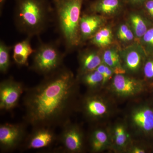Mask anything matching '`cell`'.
Here are the masks:
<instances>
[{"mask_svg": "<svg viewBox=\"0 0 153 153\" xmlns=\"http://www.w3.org/2000/svg\"><path fill=\"white\" fill-rule=\"evenodd\" d=\"M11 47L7 46L4 43H0V71L5 74L7 72L10 65V51Z\"/></svg>", "mask_w": 153, "mask_h": 153, "instance_id": "obj_24", "label": "cell"}, {"mask_svg": "<svg viewBox=\"0 0 153 153\" xmlns=\"http://www.w3.org/2000/svg\"><path fill=\"white\" fill-rule=\"evenodd\" d=\"M106 23V17L91 13L81 15L79 22L80 42L90 40Z\"/></svg>", "mask_w": 153, "mask_h": 153, "instance_id": "obj_14", "label": "cell"}, {"mask_svg": "<svg viewBox=\"0 0 153 153\" xmlns=\"http://www.w3.org/2000/svg\"><path fill=\"white\" fill-rule=\"evenodd\" d=\"M152 153H153V149L152 152Z\"/></svg>", "mask_w": 153, "mask_h": 153, "instance_id": "obj_31", "label": "cell"}, {"mask_svg": "<svg viewBox=\"0 0 153 153\" xmlns=\"http://www.w3.org/2000/svg\"><path fill=\"white\" fill-rule=\"evenodd\" d=\"M6 0H0V4H1V7H2L3 4L5 1Z\"/></svg>", "mask_w": 153, "mask_h": 153, "instance_id": "obj_30", "label": "cell"}, {"mask_svg": "<svg viewBox=\"0 0 153 153\" xmlns=\"http://www.w3.org/2000/svg\"><path fill=\"white\" fill-rule=\"evenodd\" d=\"M58 28L66 48L70 50L81 43L79 22L83 0H52Z\"/></svg>", "mask_w": 153, "mask_h": 153, "instance_id": "obj_3", "label": "cell"}, {"mask_svg": "<svg viewBox=\"0 0 153 153\" xmlns=\"http://www.w3.org/2000/svg\"><path fill=\"white\" fill-rule=\"evenodd\" d=\"M122 0H97L90 5L91 12L106 17L114 16L122 8Z\"/></svg>", "mask_w": 153, "mask_h": 153, "instance_id": "obj_18", "label": "cell"}, {"mask_svg": "<svg viewBox=\"0 0 153 153\" xmlns=\"http://www.w3.org/2000/svg\"><path fill=\"white\" fill-rule=\"evenodd\" d=\"M16 27L28 37L39 35L47 27L51 7L49 0H16Z\"/></svg>", "mask_w": 153, "mask_h": 153, "instance_id": "obj_2", "label": "cell"}, {"mask_svg": "<svg viewBox=\"0 0 153 153\" xmlns=\"http://www.w3.org/2000/svg\"><path fill=\"white\" fill-rule=\"evenodd\" d=\"M76 111H79L85 119L91 123L98 125L108 119L116 111L114 99L108 94L105 95L101 90L87 91L79 97Z\"/></svg>", "mask_w": 153, "mask_h": 153, "instance_id": "obj_5", "label": "cell"}, {"mask_svg": "<svg viewBox=\"0 0 153 153\" xmlns=\"http://www.w3.org/2000/svg\"><path fill=\"white\" fill-rule=\"evenodd\" d=\"M27 125L25 122L6 123L0 125V149L1 152H13L21 146L28 135Z\"/></svg>", "mask_w": 153, "mask_h": 153, "instance_id": "obj_10", "label": "cell"}, {"mask_svg": "<svg viewBox=\"0 0 153 153\" xmlns=\"http://www.w3.org/2000/svg\"><path fill=\"white\" fill-rule=\"evenodd\" d=\"M148 93L149 94V98L153 102V85L149 88Z\"/></svg>", "mask_w": 153, "mask_h": 153, "instance_id": "obj_29", "label": "cell"}, {"mask_svg": "<svg viewBox=\"0 0 153 153\" xmlns=\"http://www.w3.org/2000/svg\"><path fill=\"white\" fill-rule=\"evenodd\" d=\"M106 87L111 96L120 100L135 98L148 92L142 78L127 74H114Z\"/></svg>", "mask_w": 153, "mask_h": 153, "instance_id": "obj_6", "label": "cell"}, {"mask_svg": "<svg viewBox=\"0 0 153 153\" xmlns=\"http://www.w3.org/2000/svg\"><path fill=\"white\" fill-rule=\"evenodd\" d=\"M26 88L22 82L11 77L2 81L0 83L1 110L9 111L17 107Z\"/></svg>", "mask_w": 153, "mask_h": 153, "instance_id": "obj_11", "label": "cell"}, {"mask_svg": "<svg viewBox=\"0 0 153 153\" xmlns=\"http://www.w3.org/2000/svg\"><path fill=\"white\" fill-rule=\"evenodd\" d=\"M120 50L117 47L112 45L102 52V63L112 68L114 74H126L123 67Z\"/></svg>", "mask_w": 153, "mask_h": 153, "instance_id": "obj_19", "label": "cell"}, {"mask_svg": "<svg viewBox=\"0 0 153 153\" xmlns=\"http://www.w3.org/2000/svg\"><path fill=\"white\" fill-rule=\"evenodd\" d=\"M147 0H129L132 4L136 6H143Z\"/></svg>", "mask_w": 153, "mask_h": 153, "instance_id": "obj_28", "label": "cell"}, {"mask_svg": "<svg viewBox=\"0 0 153 153\" xmlns=\"http://www.w3.org/2000/svg\"><path fill=\"white\" fill-rule=\"evenodd\" d=\"M124 121L133 140L153 147V102L150 99L130 107Z\"/></svg>", "mask_w": 153, "mask_h": 153, "instance_id": "obj_4", "label": "cell"}, {"mask_svg": "<svg viewBox=\"0 0 153 153\" xmlns=\"http://www.w3.org/2000/svg\"><path fill=\"white\" fill-rule=\"evenodd\" d=\"M126 22L133 32L137 42L153 25V22L143 11L130 13Z\"/></svg>", "mask_w": 153, "mask_h": 153, "instance_id": "obj_17", "label": "cell"}, {"mask_svg": "<svg viewBox=\"0 0 153 153\" xmlns=\"http://www.w3.org/2000/svg\"><path fill=\"white\" fill-rule=\"evenodd\" d=\"M142 79L149 90L153 85V56H148L143 67L142 73Z\"/></svg>", "mask_w": 153, "mask_h": 153, "instance_id": "obj_25", "label": "cell"}, {"mask_svg": "<svg viewBox=\"0 0 153 153\" xmlns=\"http://www.w3.org/2000/svg\"><path fill=\"white\" fill-rule=\"evenodd\" d=\"M61 128L57 141L62 151L68 153L84 152L87 147V137L80 126L69 120Z\"/></svg>", "mask_w": 153, "mask_h": 153, "instance_id": "obj_8", "label": "cell"}, {"mask_svg": "<svg viewBox=\"0 0 153 153\" xmlns=\"http://www.w3.org/2000/svg\"><path fill=\"white\" fill-rule=\"evenodd\" d=\"M110 146L108 128L96 126L91 131L87 137V146L91 152H102L110 149Z\"/></svg>", "mask_w": 153, "mask_h": 153, "instance_id": "obj_15", "label": "cell"}, {"mask_svg": "<svg viewBox=\"0 0 153 153\" xmlns=\"http://www.w3.org/2000/svg\"><path fill=\"white\" fill-rule=\"evenodd\" d=\"M79 84L73 72L63 66L36 86L26 88L24 122L33 128L61 127L76 111Z\"/></svg>", "mask_w": 153, "mask_h": 153, "instance_id": "obj_1", "label": "cell"}, {"mask_svg": "<svg viewBox=\"0 0 153 153\" xmlns=\"http://www.w3.org/2000/svg\"><path fill=\"white\" fill-rule=\"evenodd\" d=\"M33 55L31 69L44 76L54 73L63 66L64 55L54 44H41Z\"/></svg>", "mask_w": 153, "mask_h": 153, "instance_id": "obj_7", "label": "cell"}, {"mask_svg": "<svg viewBox=\"0 0 153 153\" xmlns=\"http://www.w3.org/2000/svg\"><path fill=\"white\" fill-rule=\"evenodd\" d=\"M58 135L54 128L38 127L33 128L31 133L27 135L20 147L24 150L39 149L49 147L57 141Z\"/></svg>", "mask_w": 153, "mask_h": 153, "instance_id": "obj_12", "label": "cell"}, {"mask_svg": "<svg viewBox=\"0 0 153 153\" xmlns=\"http://www.w3.org/2000/svg\"><path fill=\"white\" fill-rule=\"evenodd\" d=\"M153 147L145 143L139 142L135 143L132 140L131 143L128 148L126 153H152Z\"/></svg>", "mask_w": 153, "mask_h": 153, "instance_id": "obj_27", "label": "cell"}, {"mask_svg": "<svg viewBox=\"0 0 153 153\" xmlns=\"http://www.w3.org/2000/svg\"><path fill=\"white\" fill-rule=\"evenodd\" d=\"M139 43L147 56H153V25L140 39Z\"/></svg>", "mask_w": 153, "mask_h": 153, "instance_id": "obj_26", "label": "cell"}, {"mask_svg": "<svg viewBox=\"0 0 153 153\" xmlns=\"http://www.w3.org/2000/svg\"><path fill=\"white\" fill-rule=\"evenodd\" d=\"M123 67L126 74L135 76L142 73L148 56L139 42L125 46L120 50Z\"/></svg>", "mask_w": 153, "mask_h": 153, "instance_id": "obj_9", "label": "cell"}, {"mask_svg": "<svg viewBox=\"0 0 153 153\" xmlns=\"http://www.w3.org/2000/svg\"><path fill=\"white\" fill-rule=\"evenodd\" d=\"M76 77L79 84L81 83L87 88V91H98L103 89V76L97 69L86 72Z\"/></svg>", "mask_w": 153, "mask_h": 153, "instance_id": "obj_21", "label": "cell"}, {"mask_svg": "<svg viewBox=\"0 0 153 153\" xmlns=\"http://www.w3.org/2000/svg\"><path fill=\"white\" fill-rule=\"evenodd\" d=\"M116 35L117 40L121 44L126 46L137 42L133 32L127 22L120 25L117 30Z\"/></svg>", "mask_w": 153, "mask_h": 153, "instance_id": "obj_23", "label": "cell"}, {"mask_svg": "<svg viewBox=\"0 0 153 153\" xmlns=\"http://www.w3.org/2000/svg\"><path fill=\"white\" fill-rule=\"evenodd\" d=\"M114 36L111 27L105 26L90 39L91 44L100 49H105L112 46Z\"/></svg>", "mask_w": 153, "mask_h": 153, "instance_id": "obj_22", "label": "cell"}, {"mask_svg": "<svg viewBox=\"0 0 153 153\" xmlns=\"http://www.w3.org/2000/svg\"><path fill=\"white\" fill-rule=\"evenodd\" d=\"M79 68L76 76L95 70L102 63V52L97 49L83 50L78 55Z\"/></svg>", "mask_w": 153, "mask_h": 153, "instance_id": "obj_16", "label": "cell"}, {"mask_svg": "<svg viewBox=\"0 0 153 153\" xmlns=\"http://www.w3.org/2000/svg\"><path fill=\"white\" fill-rule=\"evenodd\" d=\"M108 128L110 136V149L117 153H126L133 140L125 121H118Z\"/></svg>", "mask_w": 153, "mask_h": 153, "instance_id": "obj_13", "label": "cell"}, {"mask_svg": "<svg viewBox=\"0 0 153 153\" xmlns=\"http://www.w3.org/2000/svg\"><path fill=\"white\" fill-rule=\"evenodd\" d=\"M30 37L17 43L14 45L13 50V59L20 66H28V60L30 55H33L35 50L31 47Z\"/></svg>", "mask_w": 153, "mask_h": 153, "instance_id": "obj_20", "label": "cell"}]
</instances>
